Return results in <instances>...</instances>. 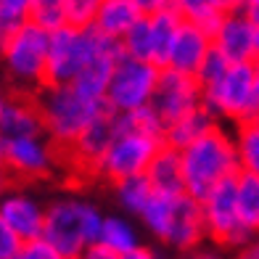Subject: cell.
<instances>
[{
	"instance_id": "5",
	"label": "cell",
	"mask_w": 259,
	"mask_h": 259,
	"mask_svg": "<svg viewBox=\"0 0 259 259\" xmlns=\"http://www.w3.org/2000/svg\"><path fill=\"white\" fill-rule=\"evenodd\" d=\"M159 74L161 69L156 64L122 56L114 66L109 90H106L109 111L124 114V111H138L143 106H151L154 90L159 85Z\"/></svg>"
},
{
	"instance_id": "26",
	"label": "cell",
	"mask_w": 259,
	"mask_h": 259,
	"mask_svg": "<svg viewBox=\"0 0 259 259\" xmlns=\"http://www.w3.org/2000/svg\"><path fill=\"white\" fill-rule=\"evenodd\" d=\"M238 211L243 225L259 233V178L251 172L238 175Z\"/></svg>"
},
{
	"instance_id": "11",
	"label": "cell",
	"mask_w": 259,
	"mask_h": 259,
	"mask_svg": "<svg viewBox=\"0 0 259 259\" xmlns=\"http://www.w3.org/2000/svg\"><path fill=\"white\" fill-rule=\"evenodd\" d=\"M204 238H206V225H204L201 201H196L188 193H178L172 198L167 233H164L161 241L178 251H193Z\"/></svg>"
},
{
	"instance_id": "24",
	"label": "cell",
	"mask_w": 259,
	"mask_h": 259,
	"mask_svg": "<svg viewBox=\"0 0 259 259\" xmlns=\"http://www.w3.org/2000/svg\"><path fill=\"white\" fill-rule=\"evenodd\" d=\"M32 19V0H0V53L6 51L8 40L29 24Z\"/></svg>"
},
{
	"instance_id": "15",
	"label": "cell",
	"mask_w": 259,
	"mask_h": 259,
	"mask_svg": "<svg viewBox=\"0 0 259 259\" xmlns=\"http://www.w3.org/2000/svg\"><path fill=\"white\" fill-rule=\"evenodd\" d=\"M0 135L6 140L16 138H45L42 114L34 96H14L0 116Z\"/></svg>"
},
{
	"instance_id": "1",
	"label": "cell",
	"mask_w": 259,
	"mask_h": 259,
	"mask_svg": "<svg viewBox=\"0 0 259 259\" xmlns=\"http://www.w3.org/2000/svg\"><path fill=\"white\" fill-rule=\"evenodd\" d=\"M183 169H185V193L196 201H204L211 188L222 180L241 175V159L235 140L220 124L198 138L183 151Z\"/></svg>"
},
{
	"instance_id": "30",
	"label": "cell",
	"mask_w": 259,
	"mask_h": 259,
	"mask_svg": "<svg viewBox=\"0 0 259 259\" xmlns=\"http://www.w3.org/2000/svg\"><path fill=\"white\" fill-rule=\"evenodd\" d=\"M101 0H64V11H66V24L85 29L96 24Z\"/></svg>"
},
{
	"instance_id": "34",
	"label": "cell",
	"mask_w": 259,
	"mask_h": 259,
	"mask_svg": "<svg viewBox=\"0 0 259 259\" xmlns=\"http://www.w3.org/2000/svg\"><path fill=\"white\" fill-rule=\"evenodd\" d=\"M175 0H135V6L140 8L143 16H154V14H161V11H169Z\"/></svg>"
},
{
	"instance_id": "12",
	"label": "cell",
	"mask_w": 259,
	"mask_h": 259,
	"mask_svg": "<svg viewBox=\"0 0 259 259\" xmlns=\"http://www.w3.org/2000/svg\"><path fill=\"white\" fill-rule=\"evenodd\" d=\"M56 161V148L45 138H16L8 140L6 148V167L14 180H34L51 175Z\"/></svg>"
},
{
	"instance_id": "41",
	"label": "cell",
	"mask_w": 259,
	"mask_h": 259,
	"mask_svg": "<svg viewBox=\"0 0 259 259\" xmlns=\"http://www.w3.org/2000/svg\"><path fill=\"white\" fill-rule=\"evenodd\" d=\"M191 259H222V256H217V254H211V251H196Z\"/></svg>"
},
{
	"instance_id": "39",
	"label": "cell",
	"mask_w": 259,
	"mask_h": 259,
	"mask_svg": "<svg viewBox=\"0 0 259 259\" xmlns=\"http://www.w3.org/2000/svg\"><path fill=\"white\" fill-rule=\"evenodd\" d=\"M222 14H233V11H243V0H217Z\"/></svg>"
},
{
	"instance_id": "10",
	"label": "cell",
	"mask_w": 259,
	"mask_h": 259,
	"mask_svg": "<svg viewBox=\"0 0 259 259\" xmlns=\"http://www.w3.org/2000/svg\"><path fill=\"white\" fill-rule=\"evenodd\" d=\"M114 140H116L114 111L106 109L72 146L64 148V154H69V159H72V164L79 172H88V175H96L98 178L101 164H103V159H106V154H109Z\"/></svg>"
},
{
	"instance_id": "18",
	"label": "cell",
	"mask_w": 259,
	"mask_h": 259,
	"mask_svg": "<svg viewBox=\"0 0 259 259\" xmlns=\"http://www.w3.org/2000/svg\"><path fill=\"white\" fill-rule=\"evenodd\" d=\"M140 16L143 14L135 6V0H101V8H98V16L93 27L111 40H122L138 24Z\"/></svg>"
},
{
	"instance_id": "25",
	"label": "cell",
	"mask_w": 259,
	"mask_h": 259,
	"mask_svg": "<svg viewBox=\"0 0 259 259\" xmlns=\"http://www.w3.org/2000/svg\"><path fill=\"white\" fill-rule=\"evenodd\" d=\"M98 243L109 246V249L116 251L119 256L140 246V243H138V233H135V228L130 225L127 220H122V217H106V220H103V228H101V238H98Z\"/></svg>"
},
{
	"instance_id": "38",
	"label": "cell",
	"mask_w": 259,
	"mask_h": 259,
	"mask_svg": "<svg viewBox=\"0 0 259 259\" xmlns=\"http://www.w3.org/2000/svg\"><path fill=\"white\" fill-rule=\"evenodd\" d=\"M11 185H14V175L8 172V167H0V198H3V193H8Z\"/></svg>"
},
{
	"instance_id": "32",
	"label": "cell",
	"mask_w": 259,
	"mask_h": 259,
	"mask_svg": "<svg viewBox=\"0 0 259 259\" xmlns=\"http://www.w3.org/2000/svg\"><path fill=\"white\" fill-rule=\"evenodd\" d=\"M24 249V241L19 238V233L0 217V259H14Z\"/></svg>"
},
{
	"instance_id": "9",
	"label": "cell",
	"mask_w": 259,
	"mask_h": 259,
	"mask_svg": "<svg viewBox=\"0 0 259 259\" xmlns=\"http://www.w3.org/2000/svg\"><path fill=\"white\" fill-rule=\"evenodd\" d=\"M201 98H204V90L196 77H185V74L172 72V69H161L159 85L154 90V98H151V109L169 127L178 119H183L185 114L198 109Z\"/></svg>"
},
{
	"instance_id": "7",
	"label": "cell",
	"mask_w": 259,
	"mask_h": 259,
	"mask_svg": "<svg viewBox=\"0 0 259 259\" xmlns=\"http://www.w3.org/2000/svg\"><path fill=\"white\" fill-rule=\"evenodd\" d=\"M201 103L217 119L249 122L254 116V61L233 64L217 85L204 88Z\"/></svg>"
},
{
	"instance_id": "42",
	"label": "cell",
	"mask_w": 259,
	"mask_h": 259,
	"mask_svg": "<svg viewBox=\"0 0 259 259\" xmlns=\"http://www.w3.org/2000/svg\"><path fill=\"white\" fill-rule=\"evenodd\" d=\"M246 14H249V19L254 21V27H259V6H256V8H249Z\"/></svg>"
},
{
	"instance_id": "27",
	"label": "cell",
	"mask_w": 259,
	"mask_h": 259,
	"mask_svg": "<svg viewBox=\"0 0 259 259\" xmlns=\"http://www.w3.org/2000/svg\"><path fill=\"white\" fill-rule=\"evenodd\" d=\"M122 42V51L130 58H138V61H151L154 56V34H151V16H140L138 24L130 29Z\"/></svg>"
},
{
	"instance_id": "17",
	"label": "cell",
	"mask_w": 259,
	"mask_h": 259,
	"mask_svg": "<svg viewBox=\"0 0 259 259\" xmlns=\"http://www.w3.org/2000/svg\"><path fill=\"white\" fill-rule=\"evenodd\" d=\"M146 178L154 188V193H167V196H178L185 193V169H183V151L161 143L159 151L151 159Z\"/></svg>"
},
{
	"instance_id": "6",
	"label": "cell",
	"mask_w": 259,
	"mask_h": 259,
	"mask_svg": "<svg viewBox=\"0 0 259 259\" xmlns=\"http://www.w3.org/2000/svg\"><path fill=\"white\" fill-rule=\"evenodd\" d=\"M48 45L51 32L37 24H24L8 40L6 51L0 53L6 61L8 74L21 85H34V93L45 88V69H48Z\"/></svg>"
},
{
	"instance_id": "21",
	"label": "cell",
	"mask_w": 259,
	"mask_h": 259,
	"mask_svg": "<svg viewBox=\"0 0 259 259\" xmlns=\"http://www.w3.org/2000/svg\"><path fill=\"white\" fill-rule=\"evenodd\" d=\"M180 27H183V16L172 8L151 16V34H154V56H151V64H156L159 69L167 66Z\"/></svg>"
},
{
	"instance_id": "4",
	"label": "cell",
	"mask_w": 259,
	"mask_h": 259,
	"mask_svg": "<svg viewBox=\"0 0 259 259\" xmlns=\"http://www.w3.org/2000/svg\"><path fill=\"white\" fill-rule=\"evenodd\" d=\"M201 209L206 238H211L214 243L241 251L256 238V233L243 225L238 211V175L211 188V193L201 201Z\"/></svg>"
},
{
	"instance_id": "20",
	"label": "cell",
	"mask_w": 259,
	"mask_h": 259,
	"mask_svg": "<svg viewBox=\"0 0 259 259\" xmlns=\"http://www.w3.org/2000/svg\"><path fill=\"white\" fill-rule=\"evenodd\" d=\"M122 56H98L82 69L77 74V79L72 82V88L85 96L90 101H101L106 103V90H109V82H111V74H114V66Z\"/></svg>"
},
{
	"instance_id": "13",
	"label": "cell",
	"mask_w": 259,
	"mask_h": 259,
	"mask_svg": "<svg viewBox=\"0 0 259 259\" xmlns=\"http://www.w3.org/2000/svg\"><path fill=\"white\" fill-rule=\"evenodd\" d=\"M254 32H256V27L249 19V14L246 11H233V14H225L211 42H214V48L230 64H249L256 58Z\"/></svg>"
},
{
	"instance_id": "8",
	"label": "cell",
	"mask_w": 259,
	"mask_h": 259,
	"mask_svg": "<svg viewBox=\"0 0 259 259\" xmlns=\"http://www.w3.org/2000/svg\"><path fill=\"white\" fill-rule=\"evenodd\" d=\"M159 146H161V140H154L148 135H138V133L119 135L111 143L109 154H106L98 178L109 180L114 185L119 180L135 178V175H146L148 164L159 151Z\"/></svg>"
},
{
	"instance_id": "37",
	"label": "cell",
	"mask_w": 259,
	"mask_h": 259,
	"mask_svg": "<svg viewBox=\"0 0 259 259\" xmlns=\"http://www.w3.org/2000/svg\"><path fill=\"white\" fill-rule=\"evenodd\" d=\"M235 259H259V235H256L249 246H246V249H241Z\"/></svg>"
},
{
	"instance_id": "29",
	"label": "cell",
	"mask_w": 259,
	"mask_h": 259,
	"mask_svg": "<svg viewBox=\"0 0 259 259\" xmlns=\"http://www.w3.org/2000/svg\"><path fill=\"white\" fill-rule=\"evenodd\" d=\"M172 11H178L183 21H193V24H204L211 16L222 14L217 0H175Z\"/></svg>"
},
{
	"instance_id": "43",
	"label": "cell",
	"mask_w": 259,
	"mask_h": 259,
	"mask_svg": "<svg viewBox=\"0 0 259 259\" xmlns=\"http://www.w3.org/2000/svg\"><path fill=\"white\" fill-rule=\"evenodd\" d=\"M6 106H8V96L3 90H0V116H3V111H6Z\"/></svg>"
},
{
	"instance_id": "36",
	"label": "cell",
	"mask_w": 259,
	"mask_h": 259,
	"mask_svg": "<svg viewBox=\"0 0 259 259\" xmlns=\"http://www.w3.org/2000/svg\"><path fill=\"white\" fill-rule=\"evenodd\" d=\"M122 259H159V254L154 249H148V246H138V249L122 254Z\"/></svg>"
},
{
	"instance_id": "31",
	"label": "cell",
	"mask_w": 259,
	"mask_h": 259,
	"mask_svg": "<svg viewBox=\"0 0 259 259\" xmlns=\"http://www.w3.org/2000/svg\"><path fill=\"white\" fill-rule=\"evenodd\" d=\"M230 66H233V64H230L228 58L214 48V45H211V51L206 53L204 64H201V69H198V74H196V79H198V85H201V90H204V88H211V85H217V82L228 74V69H230Z\"/></svg>"
},
{
	"instance_id": "3",
	"label": "cell",
	"mask_w": 259,
	"mask_h": 259,
	"mask_svg": "<svg viewBox=\"0 0 259 259\" xmlns=\"http://www.w3.org/2000/svg\"><path fill=\"white\" fill-rule=\"evenodd\" d=\"M103 214L88 201L79 198H61L45 209L42 238L64 259H79L88 246L98 243Z\"/></svg>"
},
{
	"instance_id": "22",
	"label": "cell",
	"mask_w": 259,
	"mask_h": 259,
	"mask_svg": "<svg viewBox=\"0 0 259 259\" xmlns=\"http://www.w3.org/2000/svg\"><path fill=\"white\" fill-rule=\"evenodd\" d=\"M114 193H116V201L122 204L124 211L140 217L143 209H146V204L151 201V196H154V188H151L146 175H135V178L114 183Z\"/></svg>"
},
{
	"instance_id": "23",
	"label": "cell",
	"mask_w": 259,
	"mask_h": 259,
	"mask_svg": "<svg viewBox=\"0 0 259 259\" xmlns=\"http://www.w3.org/2000/svg\"><path fill=\"white\" fill-rule=\"evenodd\" d=\"M235 148L241 159V172H251L259 178V119L235 124Z\"/></svg>"
},
{
	"instance_id": "28",
	"label": "cell",
	"mask_w": 259,
	"mask_h": 259,
	"mask_svg": "<svg viewBox=\"0 0 259 259\" xmlns=\"http://www.w3.org/2000/svg\"><path fill=\"white\" fill-rule=\"evenodd\" d=\"M32 24H37L48 32L66 27V11L64 0H32Z\"/></svg>"
},
{
	"instance_id": "19",
	"label": "cell",
	"mask_w": 259,
	"mask_h": 259,
	"mask_svg": "<svg viewBox=\"0 0 259 259\" xmlns=\"http://www.w3.org/2000/svg\"><path fill=\"white\" fill-rule=\"evenodd\" d=\"M217 124H220V119L201 103L198 109H193L191 114H185L183 119H178L175 124L167 127V133H164V143L185 151L191 143H196L198 138H204L206 133H211Z\"/></svg>"
},
{
	"instance_id": "46",
	"label": "cell",
	"mask_w": 259,
	"mask_h": 259,
	"mask_svg": "<svg viewBox=\"0 0 259 259\" xmlns=\"http://www.w3.org/2000/svg\"><path fill=\"white\" fill-rule=\"evenodd\" d=\"M14 259H21V254H19V256H14Z\"/></svg>"
},
{
	"instance_id": "35",
	"label": "cell",
	"mask_w": 259,
	"mask_h": 259,
	"mask_svg": "<svg viewBox=\"0 0 259 259\" xmlns=\"http://www.w3.org/2000/svg\"><path fill=\"white\" fill-rule=\"evenodd\" d=\"M79 259H122V256L116 251H111L109 246H103V243H93V246H88V249L82 251Z\"/></svg>"
},
{
	"instance_id": "33",
	"label": "cell",
	"mask_w": 259,
	"mask_h": 259,
	"mask_svg": "<svg viewBox=\"0 0 259 259\" xmlns=\"http://www.w3.org/2000/svg\"><path fill=\"white\" fill-rule=\"evenodd\" d=\"M21 259H64V256L58 254L45 238H34V241L24 243V249H21Z\"/></svg>"
},
{
	"instance_id": "40",
	"label": "cell",
	"mask_w": 259,
	"mask_h": 259,
	"mask_svg": "<svg viewBox=\"0 0 259 259\" xmlns=\"http://www.w3.org/2000/svg\"><path fill=\"white\" fill-rule=\"evenodd\" d=\"M6 148H8V140L0 135V167H6Z\"/></svg>"
},
{
	"instance_id": "16",
	"label": "cell",
	"mask_w": 259,
	"mask_h": 259,
	"mask_svg": "<svg viewBox=\"0 0 259 259\" xmlns=\"http://www.w3.org/2000/svg\"><path fill=\"white\" fill-rule=\"evenodd\" d=\"M0 217L19 233L21 241L42 238L45 230V209L24 193H8L0 198Z\"/></svg>"
},
{
	"instance_id": "2",
	"label": "cell",
	"mask_w": 259,
	"mask_h": 259,
	"mask_svg": "<svg viewBox=\"0 0 259 259\" xmlns=\"http://www.w3.org/2000/svg\"><path fill=\"white\" fill-rule=\"evenodd\" d=\"M45 124V138L56 151H64L109 109L101 101H90L72 85H48L34 93Z\"/></svg>"
},
{
	"instance_id": "44",
	"label": "cell",
	"mask_w": 259,
	"mask_h": 259,
	"mask_svg": "<svg viewBox=\"0 0 259 259\" xmlns=\"http://www.w3.org/2000/svg\"><path fill=\"white\" fill-rule=\"evenodd\" d=\"M259 6V0H243V11H249V8H256Z\"/></svg>"
},
{
	"instance_id": "14",
	"label": "cell",
	"mask_w": 259,
	"mask_h": 259,
	"mask_svg": "<svg viewBox=\"0 0 259 259\" xmlns=\"http://www.w3.org/2000/svg\"><path fill=\"white\" fill-rule=\"evenodd\" d=\"M211 37L209 34L193 24V21H183V27L175 37V45H172V53H169V61L164 69H172L178 74H185V77H196L198 69H201L206 53L211 51Z\"/></svg>"
},
{
	"instance_id": "45",
	"label": "cell",
	"mask_w": 259,
	"mask_h": 259,
	"mask_svg": "<svg viewBox=\"0 0 259 259\" xmlns=\"http://www.w3.org/2000/svg\"><path fill=\"white\" fill-rule=\"evenodd\" d=\"M254 48H256V56H259V27H256V32H254Z\"/></svg>"
}]
</instances>
